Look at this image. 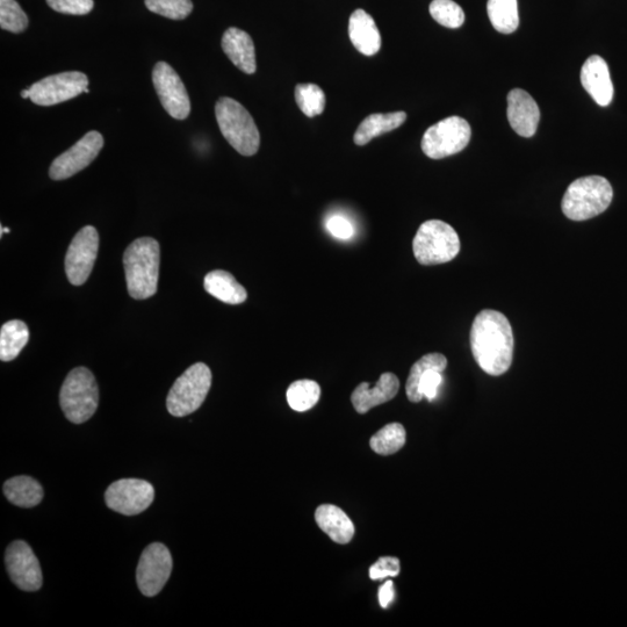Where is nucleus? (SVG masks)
Wrapping results in <instances>:
<instances>
[{"label": "nucleus", "mask_w": 627, "mask_h": 627, "mask_svg": "<svg viewBox=\"0 0 627 627\" xmlns=\"http://www.w3.org/2000/svg\"><path fill=\"white\" fill-rule=\"evenodd\" d=\"M206 292L228 305L243 304L248 298L245 288L237 283L232 273L223 270L209 272L204 280Z\"/></svg>", "instance_id": "nucleus-23"}, {"label": "nucleus", "mask_w": 627, "mask_h": 627, "mask_svg": "<svg viewBox=\"0 0 627 627\" xmlns=\"http://www.w3.org/2000/svg\"><path fill=\"white\" fill-rule=\"evenodd\" d=\"M49 7L56 12L71 14V16H85L93 10V0H47Z\"/></svg>", "instance_id": "nucleus-34"}, {"label": "nucleus", "mask_w": 627, "mask_h": 627, "mask_svg": "<svg viewBox=\"0 0 627 627\" xmlns=\"http://www.w3.org/2000/svg\"><path fill=\"white\" fill-rule=\"evenodd\" d=\"M153 83L164 110L170 117L185 120L191 113V100L182 78L167 62H158L153 70Z\"/></svg>", "instance_id": "nucleus-13"}, {"label": "nucleus", "mask_w": 627, "mask_h": 627, "mask_svg": "<svg viewBox=\"0 0 627 627\" xmlns=\"http://www.w3.org/2000/svg\"><path fill=\"white\" fill-rule=\"evenodd\" d=\"M220 131L237 153L254 156L261 144V135L247 108L232 98L223 97L215 105Z\"/></svg>", "instance_id": "nucleus-4"}, {"label": "nucleus", "mask_w": 627, "mask_h": 627, "mask_svg": "<svg viewBox=\"0 0 627 627\" xmlns=\"http://www.w3.org/2000/svg\"><path fill=\"white\" fill-rule=\"evenodd\" d=\"M223 52L245 74H255L257 70L256 50L251 36L239 28H229L222 36Z\"/></svg>", "instance_id": "nucleus-20"}, {"label": "nucleus", "mask_w": 627, "mask_h": 627, "mask_svg": "<svg viewBox=\"0 0 627 627\" xmlns=\"http://www.w3.org/2000/svg\"><path fill=\"white\" fill-rule=\"evenodd\" d=\"M154 499L155 489L153 485L140 479L115 481L105 493L107 507L126 516L143 513L151 506Z\"/></svg>", "instance_id": "nucleus-12"}, {"label": "nucleus", "mask_w": 627, "mask_h": 627, "mask_svg": "<svg viewBox=\"0 0 627 627\" xmlns=\"http://www.w3.org/2000/svg\"><path fill=\"white\" fill-rule=\"evenodd\" d=\"M30 340V330L26 323L13 320L3 324L0 330V359L2 362H11L19 356L21 350Z\"/></svg>", "instance_id": "nucleus-26"}, {"label": "nucleus", "mask_w": 627, "mask_h": 627, "mask_svg": "<svg viewBox=\"0 0 627 627\" xmlns=\"http://www.w3.org/2000/svg\"><path fill=\"white\" fill-rule=\"evenodd\" d=\"M21 97H23L24 99L31 98V90L25 89L21 91Z\"/></svg>", "instance_id": "nucleus-38"}, {"label": "nucleus", "mask_w": 627, "mask_h": 627, "mask_svg": "<svg viewBox=\"0 0 627 627\" xmlns=\"http://www.w3.org/2000/svg\"><path fill=\"white\" fill-rule=\"evenodd\" d=\"M4 494L14 506L33 508L41 503L43 488L35 479L21 475L5 482Z\"/></svg>", "instance_id": "nucleus-25"}, {"label": "nucleus", "mask_w": 627, "mask_h": 627, "mask_svg": "<svg viewBox=\"0 0 627 627\" xmlns=\"http://www.w3.org/2000/svg\"><path fill=\"white\" fill-rule=\"evenodd\" d=\"M487 12L497 32L511 34L520 26L517 0H488Z\"/></svg>", "instance_id": "nucleus-27"}, {"label": "nucleus", "mask_w": 627, "mask_h": 627, "mask_svg": "<svg viewBox=\"0 0 627 627\" xmlns=\"http://www.w3.org/2000/svg\"><path fill=\"white\" fill-rule=\"evenodd\" d=\"M60 405L71 423L82 424L95 415L99 405V388L90 370L77 367L68 374L61 388Z\"/></svg>", "instance_id": "nucleus-6"}, {"label": "nucleus", "mask_w": 627, "mask_h": 627, "mask_svg": "<svg viewBox=\"0 0 627 627\" xmlns=\"http://www.w3.org/2000/svg\"><path fill=\"white\" fill-rule=\"evenodd\" d=\"M472 129L468 122L460 117H449L437 122L424 133L422 150L432 160L456 155L470 143Z\"/></svg>", "instance_id": "nucleus-8"}, {"label": "nucleus", "mask_w": 627, "mask_h": 627, "mask_svg": "<svg viewBox=\"0 0 627 627\" xmlns=\"http://www.w3.org/2000/svg\"><path fill=\"white\" fill-rule=\"evenodd\" d=\"M413 250L417 262L422 265L449 263L459 254V236L449 223L441 220L425 221L414 237Z\"/></svg>", "instance_id": "nucleus-5"}, {"label": "nucleus", "mask_w": 627, "mask_h": 627, "mask_svg": "<svg viewBox=\"0 0 627 627\" xmlns=\"http://www.w3.org/2000/svg\"><path fill=\"white\" fill-rule=\"evenodd\" d=\"M212 386V372L204 363L189 367L170 389L167 408L175 417L189 416L203 405Z\"/></svg>", "instance_id": "nucleus-7"}, {"label": "nucleus", "mask_w": 627, "mask_h": 627, "mask_svg": "<svg viewBox=\"0 0 627 627\" xmlns=\"http://www.w3.org/2000/svg\"><path fill=\"white\" fill-rule=\"evenodd\" d=\"M99 250L97 229L86 226L79 230L69 245L66 256V273L70 284L81 286L89 279Z\"/></svg>", "instance_id": "nucleus-14"}, {"label": "nucleus", "mask_w": 627, "mask_h": 627, "mask_svg": "<svg viewBox=\"0 0 627 627\" xmlns=\"http://www.w3.org/2000/svg\"><path fill=\"white\" fill-rule=\"evenodd\" d=\"M394 597V583L393 581H387L379 589V603L381 608L387 609L388 605L393 602Z\"/></svg>", "instance_id": "nucleus-37"}, {"label": "nucleus", "mask_w": 627, "mask_h": 627, "mask_svg": "<svg viewBox=\"0 0 627 627\" xmlns=\"http://www.w3.org/2000/svg\"><path fill=\"white\" fill-rule=\"evenodd\" d=\"M328 232L338 240H350L355 234L352 223L342 215H334L327 221Z\"/></svg>", "instance_id": "nucleus-36"}, {"label": "nucleus", "mask_w": 627, "mask_h": 627, "mask_svg": "<svg viewBox=\"0 0 627 627\" xmlns=\"http://www.w3.org/2000/svg\"><path fill=\"white\" fill-rule=\"evenodd\" d=\"M88 86L89 78L83 72H62L33 84L30 99L39 106H53L78 97Z\"/></svg>", "instance_id": "nucleus-9"}, {"label": "nucleus", "mask_w": 627, "mask_h": 627, "mask_svg": "<svg viewBox=\"0 0 627 627\" xmlns=\"http://www.w3.org/2000/svg\"><path fill=\"white\" fill-rule=\"evenodd\" d=\"M400 560L395 557H381L370 568V578L373 581L396 578L400 574Z\"/></svg>", "instance_id": "nucleus-35"}, {"label": "nucleus", "mask_w": 627, "mask_h": 627, "mask_svg": "<svg viewBox=\"0 0 627 627\" xmlns=\"http://www.w3.org/2000/svg\"><path fill=\"white\" fill-rule=\"evenodd\" d=\"M508 120L511 128L523 138H532L536 134L540 111L538 104L528 92L514 89L508 95Z\"/></svg>", "instance_id": "nucleus-17"}, {"label": "nucleus", "mask_w": 627, "mask_h": 627, "mask_svg": "<svg viewBox=\"0 0 627 627\" xmlns=\"http://www.w3.org/2000/svg\"><path fill=\"white\" fill-rule=\"evenodd\" d=\"M315 520L319 528L337 544H349L355 536V525L350 517L333 504H323L317 508Z\"/></svg>", "instance_id": "nucleus-22"}, {"label": "nucleus", "mask_w": 627, "mask_h": 627, "mask_svg": "<svg viewBox=\"0 0 627 627\" xmlns=\"http://www.w3.org/2000/svg\"><path fill=\"white\" fill-rule=\"evenodd\" d=\"M5 564L12 582L21 590L36 592L42 587L40 562L31 546L23 540H17L7 547Z\"/></svg>", "instance_id": "nucleus-16"}, {"label": "nucleus", "mask_w": 627, "mask_h": 627, "mask_svg": "<svg viewBox=\"0 0 627 627\" xmlns=\"http://www.w3.org/2000/svg\"><path fill=\"white\" fill-rule=\"evenodd\" d=\"M9 233H10V229H9V228H3V227H2V236H3L4 234H9Z\"/></svg>", "instance_id": "nucleus-39"}, {"label": "nucleus", "mask_w": 627, "mask_h": 627, "mask_svg": "<svg viewBox=\"0 0 627 627\" xmlns=\"http://www.w3.org/2000/svg\"><path fill=\"white\" fill-rule=\"evenodd\" d=\"M448 367V359L442 353H428L413 365L407 380L406 393L410 402L432 401L443 383L442 373Z\"/></svg>", "instance_id": "nucleus-11"}, {"label": "nucleus", "mask_w": 627, "mask_h": 627, "mask_svg": "<svg viewBox=\"0 0 627 627\" xmlns=\"http://www.w3.org/2000/svg\"><path fill=\"white\" fill-rule=\"evenodd\" d=\"M295 102L306 117L314 118L323 113L326 107V95L320 86L299 84L295 88Z\"/></svg>", "instance_id": "nucleus-30"}, {"label": "nucleus", "mask_w": 627, "mask_h": 627, "mask_svg": "<svg viewBox=\"0 0 627 627\" xmlns=\"http://www.w3.org/2000/svg\"><path fill=\"white\" fill-rule=\"evenodd\" d=\"M429 11L439 25L456 30L465 23V12L453 0H434Z\"/></svg>", "instance_id": "nucleus-31"}, {"label": "nucleus", "mask_w": 627, "mask_h": 627, "mask_svg": "<svg viewBox=\"0 0 627 627\" xmlns=\"http://www.w3.org/2000/svg\"><path fill=\"white\" fill-rule=\"evenodd\" d=\"M160 243L151 237L135 240L125 251L124 265L128 293L135 300L153 297L160 276Z\"/></svg>", "instance_id": "nucleus-2"}, {"label": "nucleus", "mask_w": 627, "mask_h": 627, "mask_svg": "<svg viewBox=\"0 0 627 627\" xmlns=\"http://www.w3.org/2000/svg\"><path fill=\"white\" fill-rule=\"evenodd\" d=\"M84 92H85V93H89V92H90V90H89V89H85V91H84Z\"/></svg>", "instance_id": "nucleus-40"}, {"label": "nucleus", "mask_w": 627, "mask_h": 627, "mask_svg": "<svg viewBox=\"0 0 627 627\" xmlns=\"http://www.w3.org/2000/svg\"><path fill=\"white\" fill-rule=\"evenodd\" d=\"M28 26V18L16 0H0V27L11 33H21Z\"/></svg>", "instance_id": "nucleus-32"}, {"label": "nucleus", "mask_w": 627, "mask_h": 627, "mask_svg": "<svg viewBox=\"0 0 627 627\" xmlns=\"http://www.w3.org/2000/svg\"><path fill=\"white\" fill-rule=\"evenodd\" d=\"M287 402L295 412L304 413L319 402L321 387L313 380H298L287 389Z\"/></svg>", "instance_id": "nucleus-28"}, {"label": "nucleus", "mask_w": 627, "mask_h": 627, "mask_svg": "<svg viewBox=\"0 0 627 627\" xmlns=\"http://www.w3.org/2000/svg\"><path fill=\"white\" fill-rule=\"evenodd\" d=\"M407 120L406 112L371 114L359 125L353 141L357 146H365L381 134L398 129Z\"/></svg>", "instance_id": "nucleus-24"}, {"label": "nucleus", "mask_w": 627, "mask_h": 627, "mask_svg": "<svg viewBox=\"0 0 627 627\" xmlns=\"http://www.w3.org/2000/svg\"><path fill=\"white\" fill-rule=\"evenodd\" d=\"M614 190L608 179L588 176L574 180L561 201L562 213L569 220L586 221L607 211Z\"/></svg>", "instance_id": "nucleus-3"}, {"label": "nucleus", "mask_w": 627, "mask_h": 627, "mask_svg": "<svg viewBox=\"0 0 627 627\" xmlns=\"http://www.w3.org/2000/svg\"><path fill=\"white\" fill-rule=\"evenodd\" d=\"M147 9L172 20H183L193 11L191 0H146Z\"/></svg>", "instance_id": "nucleus-33"}, {"label": "nucleus", "mask_w": 627, "mask_h": 627, "mask_svg": "<svg viewBox=\"0 0 627 627\" xmlns=\"http://www.w3.org/2000/svg\"><path fill=\"white\" fill-rule=\"evenodd\" d=\"M349 36L353 47L366 56L378 54L381 36L376 21L364 10H356L349 20Z\"/></svg>", "instance_id": "nucleus-21"}, {"label": "nucleus", "mask_w": 627, "mask_h": 627, "mask_svg": "<svg viewBox=\"0 0 627 627\" xmlns=\"http://www.w3.org/2000/svg\"><path fill=\"white\" fill-rule=\"evenodd\" d=\"M103 147L104 138L102 134L95 131L85 134L66 153L55 158V161L50 165L49 177L53 180H64L75 176L96 160Z\"/></svg>", "instance_id": "nucleus-15"}, {"label": "nucleus", "mask_w": 627, "mask_h": 627, "mask_svg": "<svg viewBox=\"0 0 627 627\" xmlns=\"http://www.w3.org/2000/svg\"><path fill=\"white\" fill-rule=\"evenodd\" d=\"M400 381L393 373L381 374L376 386L362 383L351 395V402L358 414L369 413L374 407L384 405L399 393Z\"/></svg>", "instance_id": "nucleus-19"}, {"label": "nucleus", "mask_w": 627, "mask_h": 627, "mask_svg": "<svg viewBox=\"0 0 627 627\" xmlns=\"http://www.w3.org/2000/svg\"><path fill=\"white\" fill-rule=\"evenodd\" d=\"M581 84L597 105L607 107L614 99L615 90L609 67L601 56H590L583 64Z\"/></svg>", "instance_id": "nucleus-18"}, {"label": "nucleus", "mask_w": 627, "mask_h": 627, "mask_svg": "<svg viewBox=\"0 0 627 627\" xmlns=\"http://www.w3.org/2000/svg\"><path fill=\"white\" fill-rule=\"evenodd\" d=\"M407 441L406 429L400 423H391L371 438V449L380 456H391L399 452Z\"/></svg>", "instance_id": "nucleus-29"}, {"label": "nucleus", "mask_w": 627, "mask_h": 627, "mask_svg": "<svg viewBox=\"0 0 627 627\" xmlns=\"http://www.w3.org/2000/svg\"><path fill=\"white\" fill-rule=\"evenodd\" d=\"M172 566L174 561L167 546L154 543L144 549L136 572L141 593L147 597L160 594L170 579Z\"/></svg>", "instance_id": "nucleus-10"}, {"label": "nucleus", "mask_w": 627, "mask_h": 627, "mask_svg": "<svg viewBox=\"0 0 627 627\" xmlns=\"http://www.w3.org/2000/svg\"><path fill=\"white\" fill-rule=\"evenodd\" d=\"M513 328L506 315L486 309L475 317L471 329V349L475 362L489 376L508 372L514 358Z\"/></svg>", "instance_id": "nucleus-1"}]
</instances>
